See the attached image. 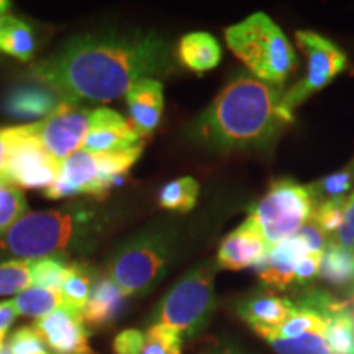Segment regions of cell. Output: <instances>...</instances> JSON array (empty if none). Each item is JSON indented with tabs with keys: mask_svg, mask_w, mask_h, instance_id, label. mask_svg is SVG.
<instances>
[{
	"mask_svg": "<svg viewBox=\"0 0 354 354\" xmlns=\"http://www.w3.org/2000/svg\"><path fill=\"white\" fill-rule=\"evenodd\" d=\"M176 69L174 51L156 32L79 35L35 63L32 81L55 91L66 104L112 102L141 79L166 77Z\"/></svg>",
	"mask_w": 354,
	"mask_h": 354,
	"instance_id": "obj_1",
	"label": "cell"
},
{
	"mask_svg": "<svg viewBox=\"0 0 354 354\" xmlns=\"http://www.w3.org/2000/svg\"><path fill=\"white\" fill-rule=\"evenodd\" d=\"M284 94V86L259 81L248 71L234 74L209 107L189 123L185 135L214 153L268 148L294 122L282 110Z\"/></svg>",
	"mask_w": 354,
	"mask_h": 354,
	"instance_id": "obj_2",
	"label": "cell"
},
{
	"mask_svg": "<svg viewBox=\"0 0 354 354\" xmlns=\"http://www.w3.org/2000/svg\"><path fill=\"white\" fill-rule=\"evenodd\" d=\"M112 218V212L91 202L28 212L0 238V258H69L73 253H87L110 232Z\"/></svg>",
	"mask_w": 354,
	"mask_h": 354,
	"instance_id": "obj_3",
	"label": "cell"
},
{
	"mask_svg": "<svg viewBox=\"0 0 354 354\" xmlns=\"http://www.w3.org/2000/svg\"><path fill=\"white\" fill-rule=\"evenodd\" d=\"M174 228L154 227L135 233L117 246L107 263V276L127 297L148 294L166 276L176 254Z\"/></svg>",
	"mask_w": 354,
	"mask_h": 354,
	"instance_id": "obj_4",
	"label": "cell"
},
{
	"mask_svg": "<svg viewBox=\"0 0 354 354\" xmlns=\"http://www.w3.org/2000/svg\"><path fill=\"white\" fill-rule=\"evenodd\" d=\"M228 48L259 81L284 86L297 64L294 48L271 17L256 12L225 32Z\"/></svg>",
	"mask_w": 354,
	"mask_h": 354,
	"instance_id": "obj_5",
	"label": "cell"
},
{
	"mask_svg": "<svg viewBox=\"0 0 354 354\" xmlns=\"http://www.w3.org/2000/svg\"><path fill=\"white\" fill-rule=\"evenodd\" d=\"M216 263L203 261L179 279L153 308L149 325H166L194 339L207 328L216 308Z\"/></svg>",
	"mask_w": 354,
	"mask_h": 354,
	"instance_id": "obj_6",
	"label": "cell"
},
{
	"mask_svg": "<svg viewBox=\"0 0 354 354\" xmlns=\"http://www.w3.org/2000/svg\"><path fill=\"white\" fill-rule=\"evenodd\" d=\"M315 202L307 185L277 179L263 198L251 207L248 220L254 225L268 248L294 238L312 220Z\"/></svg>",
	"mask_w": 354,
	"mask_h": 354,
	"instance_id": "obj_7",
	"label": "cell"
},
{
	"mask_svg": "<svg viewBox=\"0 0 354 354\" xmlns=\"http://www.w3.org/2000/svg\"><path fill=\"white\" fill-rule=\"evenodd\" d=\"M8 156L2 179L19 189L46 190L59 174L61 162L44 149L32 127H7Z\"/></svg>",
	"mask_w": 354,
	"mask_h": 354,
	"instance_id": "obj_8",
	"label": "cell"
},
{
	"mask_svg": "<svg viewBox=\"0 0 354 354\" xmlns=\"http://www.w3.org/2000/svg\"><path fill=\"white\" fill-rule=\"evenodd\" d=\"M295 39L300 51L307 57V74L302 81L286 91L282 97V110L292 117L295 109L300 107L310 95L328 86L348 66V56L344 51L320 33L302 30L295 33Z\"/></svg>",
	"mask_w": 354,
	"mask_h": 354,
	"instance_id": "obj_9",
	"label": "cell"
},
{
	"mask_svg": "<svg viewBox=\"0 0 354 354\" xmlns=\"http://www.w3.org/2000/svg\"><path fill=\"white\" fill-rule=\"evenodd\" d=\"M91 109L63 102L55 113L44 120L30 123V127L44 149L61 162L82 149L91 128Z\"/></svg>",
	"mask_w": 354,
	"mask_h": 354,
	"instance_id": "obj_10",
	"label": "cell"
},
{
	"mask_svg": "<svg viewBox=\"0 0 354 354\" xmlns=\"http://www.w3.org/2000/svg\"><path fill=\"white\" fill-rule=\"evenodd\" d=\"M33 326L41 335L46 348L51 349V354H97L91 346V333L82 313L66 307L57 308L39 318Z\"/></svg>",
	"mask_w": 354,
	"mask_h": 354,
	"instance_id": "obj_11",
	"label": "cell"
},
{
	"mask_svg": "<svg viewBox=\"0 0 354 354\" xmlns=\"http://www.w3.org/2000/svg\"><path fill=\"white\" fill-rule=\"evenodd\" d=\"M141 145V136L130 120L112 109H94L91 112V128L82 145V151L92 154L118 153Z\"/></svg>",
	"mask_w": 354,
	"mask_h": 354,
	"instance_id": "obj_12",
	"label": "cell"
},
{
	"mask_svg": "<svg viewBox=\"0 0 354 354\" xmlns=\"http://www.w3.org/2000/svg\"><path fill=\"white\" fill-rule=\"evenodd\" d=\"M268 245L250 220H245L238 228L228 233L220 243L216 253V266L228 271H241L256 268L268 254Z\"/></svg>",
	"mask_w": 354,
	"mask_h": 354,
	"instance_id": "obj_13",
	"label": "cell"
},
{
	"mask_svg": "<svg viewBox=\"0 0 354 354\" xmlns=\"http://www.w3.org/2000/svg\"><path fill=\"white\" fill-rule=\"evenodd\" d=\"M63 100L55 91L37 81L17 84L3 95L2 110L17 120H44L55 113Z\"/></svg>",
	"mask_w": 354,
	"mask_h": 354,
	"instance_id": "obj_14",
	"label": "cell"
},
{
	"mask_svg": "<svg viewBox=\"0 0 354 354\" xmlns=\"http://www.w3.org/2000/svg\"><path fill=\"white\" fill-rule=\"evenodd\" d=\"M130 123L141 138L151 135L165 112V87L159 79H141L125 94Z\"/></svg>",
	"mask_w": 354,
	"mask_h": 354,
	"instance_id": "obj_15",
	"label": "cell"
},
{
	"mask_svg": "<svg viewBox=\"0 0 354 354\" xmlns=\"http://www.w3.org/2000/svg\"><path fill=\"white\" fill-rule=\"evenodd\" d=\"M297 312L294 300L279 297V295L258 292L243 299L236 305V313L241 320L256 330H274Z\"/></svg>",
	"mask_w": 354,
	"mask_h": 354,
	"instance_id": "obj_16",
	"label": "cell"
},
{
	"mask_svg": "<svg viewBox=\"0 0 354 354\" xmlns=\"http://www.w3.org/2000/svg\"><path fill=\"white\" fill-rule=\"evenodd\" d=\"M305 253L310 251L299 234H295L290 240L269 248L268 254L254 269L263 284L284 290L294 284L295 261Z\"/></svg>",
	"mask_w": 354,
	"mask_h": 354,
	"instance_id": "obj_17",
	"label": "cell"
},
{
	"mask_svg": "<svg viewBox=\"0 0 354 354\" xmlns=\"http://www.w3.org/2000/svg\"><path fill=\"white\" fill-rule=\"evenodd\" d=\"M127 299L123 290L109 276H99L82 312L84 323L99 330L115 325L125 312Z\"/></svg>",
	"mask_w": 354,
	"mask_h": 354,
	"instance_id": "obj_18",
	"label": "cell"
},
{
	"mask_svg": "<svg viewBox=\"0 0 354 354\" xmlns=\"http://www.w3.org/2000/svg\"><path fill=\"white\" fill-rule=\"evenodd\" d=\"M177 59L192 73H207L215 69L221 61V46L214 35L190 32L179 39L176 50Z\"/></svg>",
	"mask_w": 354,
	"mask_h": 354,
	"instance_id": "obj_19",
	"label": "cell"
},
{
	"mask_svg": "<svg viewBox=\"0 0 354 354\" xmlns=\"http://www.w3.org/2000/svg\"><path fill=\"white\" fill-rule=\"evenodd\" d=\"M0 51L28 63L37 51V37L30 24L15 15L0 17Z\"/></svg>",
	"mask_w": 354,
	"mask_h": 354,
	"instance_id": "obj_20",
	"label": "cell"
},
{
	"mask_svg": "<svg viewBox=\"0 0 354 354\" xmlns=\"http://www.w3.org/2000/svg\"><path fill=\"white\" fill-rule=\"evenodd\" d=\"M97 277H99V274L88 264L71 263L59 290L64 299V307L82 313L88 297H91L92 287H94Z\"/></svg>",
	"mask_w": 354,
	"mask_h": 354,
	"instance_id": "obj_21",
	"label": "cell"
},
{
	"mask_svg": "<svg viewBox=\"0 0 354 354\" xmlns=\"http://www.w3.org/2000/svg\"><path fill=\"white\" fill-rule=\"evenodd\" d=\"M13 308L17 315L39 318L50 315L57 308L64 307V299L59 290L41 289V287H30L24 292H20L15 299L12 300Z\"/></svg>",
	"mask_w": 354,
	"mask_h": 354,
	"instance_id": "obj_22",
	"label": "cell"
},
{
	"mask_svg": "<svg viewBox=\"0 0 354 354\" xmlns=\"http://www.w3.org/2000/svg\"><path fill=\"white\" fill-rule=\"evenodd\" d=\"M323 281L333 286H349L354 282V251L344 250L330 241L322 254L320 274Z\"/></svg>",
	"mask_w": 354,
	"mask_h": 354,
	"instance_id": "obj_23",
	"label": "cell"
},
{
	"mask_svg": "<svg viewBox=\"0 0 354 354\" xmlns=\"http://www.w3.org/2000/svg\"><path fill=\"white\" fill-rule=\"evenodd\" d=\"M201 185L194 177L184 176L171 180L159 190L158 202L162 209L177 212V214H187L197 205Z\"/></svg>",
	"mask_w": 354,
	"mask_h": 354,
	"instance_id": "obj_24",
	"label": "cell"
},
{
	"mask_svg": "<svg viewBox=\"0 0 354 354\" xmlns=\"http://www.w3.org/2000/svg\"><path fill=\"white\" fill-rule=\"evenodd\" d=\"M325 339L331 354H354V320L344 299L339 308L325 317Z\"/></svg>",
	"mask_w": 354,
	"mask_h": 354,
	"instance_id": "obj_25",
	"label": "cell"
},
{
	"mask_svg": "<svg viewBox=\"0 0 354 354\" xmlns=\"http://www.w3.org/2000/svg\"><path fill=\"white\" fill-rule=\"evenodd\" d=\"M277 354H331L325 335L313 331L297 338H279L271 333H258Z\"/></svg>",
	"mask_w": 354,
	"mask_h": 354,
	"instance_id": "obj_26",
	"label": "cell"
},
{
	"mask_svg": "<svg viewBox=\"0 0 354 354\" xmlns=\"http://www.w3.org/2000/svg\"><path fill=\"white\" fill-rule=\"evenodd\" d=\"M354 185V161L349 162L342 171H336L333 174L323 177L317 183L308 184V192L312 196L313 202L320 203L330 198H342L348 197V192Z\"/></svg>",
	"mask_w": 354,
	"mask_h": 354,
	"instance_id": "obj_27",
	"label": "cell"
},
{
	"mask_svg": "<svg viewBox=\"0 0 354 354\" xmlns=\"http://www.w3.org/2000/svg\"><path fill=\"white\" fill-rule=\"evenodd\" d=\"M69 263L66 256H46L32 259V287L61 290L68 274Z\"/></svg>",
	"mask_w": 354,
	"mask_h": 354,
	"instance_id": "obj_28",
	"label": "cell"
},
{
	"mask_svg": "<svg viewBox=\"0 0 354 354\" xmlns=\"http://www.w3.org/2000/svg\"><path fill=\"white\" fill-rule=\"evenodd\" d=\"M28 212V203L21 190L0 177V238Z\"/></svg>",
	"mask_w": 354,
	"mask_h": 354,
	"instance_id": "obj_29",
	"label": "cell"
},
{
	"mask_svg": "<svg viewBox=\"0 0 354 354\" xmlns=\"http://www.w3.org/2000/svg\"><path fill=\"white\" fill-rule=\"evenodd\" d=\"M325 333V318L312 310L297 307V312L274 330H256L254 333H271L279 338H297L305 333Z\"/></svg>",
	"mask_w": 354,
	"mask_h": 354,
	"instance_id": "obj_30",
	"label": "cell"
},
{
	"mask_svg": "<svg viewBox=\"0 0 354 354\" xmlns=\"http://www.w3.org/2000/svg\"><path fill=\"white\" fill-rule=\"evenodd\" d=\"M32 287V259H6L0 263V295H19Z\"/></svg>",
	"mask_w": 354,
	"mask_h": 354,
	"instance_id": "obj_31",
	"label": "cell"
},
{
	"mask_svg": "<svg viewBox=\"0 0 354 354\" xmlns=\"http://www.w3.org/2000/svg\"><path fill=\"white\" fill-rule=\"evenodd\" d=\"M184 338L166 325H149L141 354H183Z\"/></svg>",
	"mask_w": 354,
	"mask_h": 354,
	"instance_id": "obj_32",
	"label": "cell"
},
{
	"mask_svg": "<svg viewBox=\"0 0 354 354\" xmlns=\"http://www.w3.org/2000/svg\"><path fill=\"white\" fill-rule=\"evenodd\" d=\"M346 198L348 197L330 198V201L317 203L315 210H313L312 221H315L318 227H320L322 232L325 233L330 240H333L336 232H338L339 225H342Z\"/></svg>",
	"mask_w": 354,
	"mask_h": 354,
	"instance_id": "obj_33",
	"label": "cell"
},
{
	"mask_svg": "<svg viewBox=\"0 0 354 354\" xmlns=\"http://www.w3.org/2000/svg\"><path fill=\"white\" fill-rule=\"evenodd\" d=\"M7 348L10 354H50L35 326H20L13 331L8 336Z\"/></svg>",
	"mask_w": 354,
	"mask_h": 354,
	"instance_id": "obj_34",
	"label": "cell"
},
{
	"mask_svg": "<svg viewBox=\"0 0 354 354\" xmlns=\"http://www.w3.org/2000/svg\"><path fill=\"white\" fill-rule=\"evenodd\" d=\"M330 241L336 243V245L344 248V250L354 251V190L349 194L346 203H344L342 225H339L333 240Z\"/></svg>",
	"mask_w": 354,
	"mask_h": 354,
	"instance_id": "obj_35",
	"label": "cell"
},
{
	"mask_svg": "<svg viewBox=\"0 0 354 354\" xmlns=\"http://www.w3.org/2000/svg\"><path fill=\"white\" fill-rule=\"evenodd\" d=\"M323 253H305L295 261L294 269V284L295 286H307L312 281H315L320 274Z\"/></svg>",
	"mask_w": 354,
	"mask_h": 354,
	"instance_id": "obj_36",
	"label": "cell"
},
{
	"mask_svg": "<svg viewBox=\"0 0 354 354\" xmlns=\"http://www.w3.org/2000/svg\"><path fill=\"white\" fill-rule=\"evenodd\" d=\"M146 333L136 328L123 330L113 338L112 353L113 354H141L145 348Z\"/></svg>",
	"mask_w": 354,
	"mask_h": 354,
	"instance_id": "obj_37",
	"label": "cell"
},
{
	"mask_svg": "<svg viewBox=\"0 0 354 354\" xmlns=\"http://www.w3.org/2000/svg\"><path fill=\"white\" fill-rule=\"evenodd\" d=\"M17 312L13 308L12 300H6V302H0V348L6 346V339L10 331L12 325L17 320Z\"/></svg>",
	"mask_w": 354,
	"mask_h": 354,
	"instance_id": "obj_38",
	"label": "cell"
},
{
	"mask_svg": "<svg viewBox=\"0 0 354 354\" xmlns=\"http://www.w3.org/2000/svg\"><path fill=\"white\" fill-rule=\"evenodd\" d=\"M8 156V131L7 127L0 128V176H2L3 167H6Z\"/></svg>",
	"mask_w": 354,
	"mask_h": 354,
	"instance_id": "obj_39",
	"label": "cell"
},
{
	"mask_svg": "<svg viewBox=\"0 0 354 354\" xmlns=\"http://www.w3.org/2000/svg\"><path fill=\"white\" fill-rule=\"evenodd\" d=\"M202 354H243V353L232 346H214V348L205 349Z\"/></svg>",
	"mask_w": 354,
	"mask_h": 354,
	"instance_id": "obj_40",
	"label": "cell"
},
{
	"mask_svg": "<svg viewBox=\"0 0 354 354\" xmlns=\"http://www.w3.org/2000/svg\"><path fill=\"white\" fill-rule=\"evenodd\" d=\"M344 304H346L348 313L353 317V320H354V289H353L351 292H349L348 297L344 299Z\"/></svg>",
	"mask_w": 354,
	"mask_h": 354,
	"instance_id": "obj_41",
	"label": "cell"
},
{
	"mask_svg": "<svg viewBox=\"0 0 354 354\" xmlns=\"http://www.w3.org/2000/svg\"><path fill=\"white\" fill-rule=\"evenodd\" d=\"M8 8H10V2H7V0H0V17L6 15Z\"/></svg>",
	"mask_w": 354,
	"mask_h": 354,
	"instance_id": "obj_42",
	"label": "cell"
},
{
	"mask_svg": "<svg viewBox=\"0 0 354 354\" xmlns=\"http://www.w3.org/2000/svg\"><path fill=\"white\" fill-rule=\"evenodd\" d=\"M0 354H10V351H8V348H7V344L3 348H0Z\"/></svg>",
	"mask_w": 354,
	"mask_h": 354,
	"instance_id": "obj_43",
	"label": "cell"
}]
</instances>
